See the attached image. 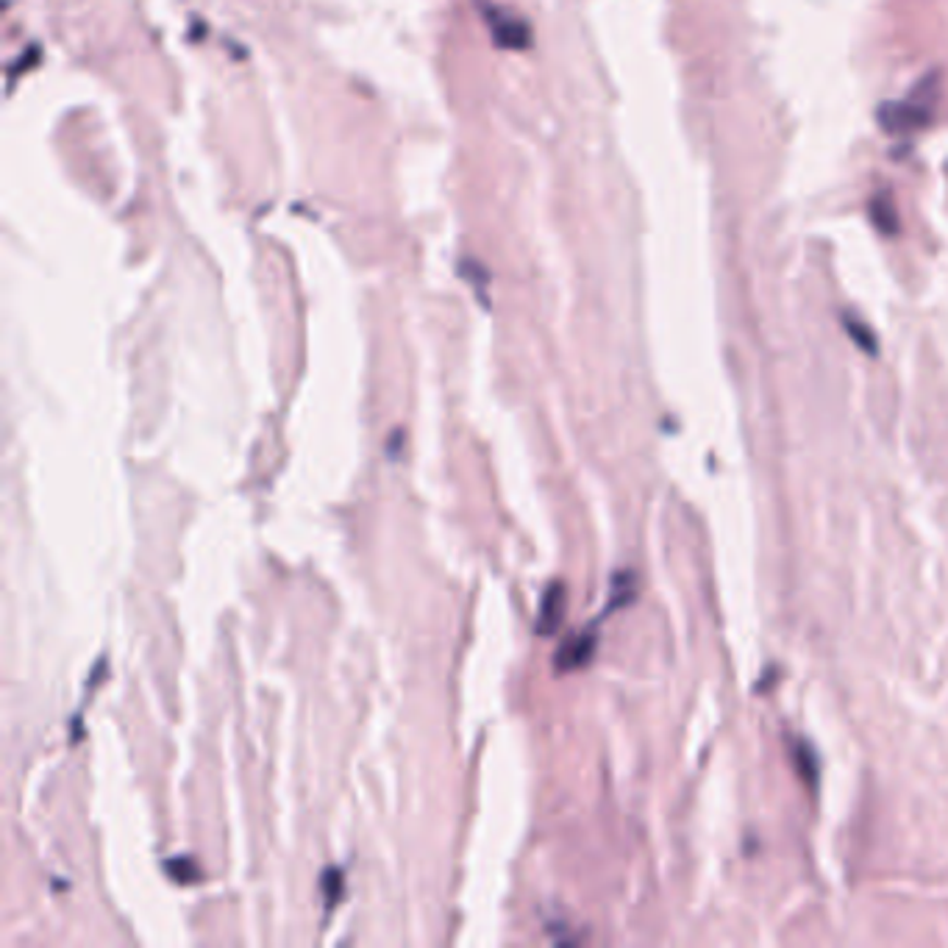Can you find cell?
<instances>
[{
    "mask_svg": "<svg viewBox=\"0 0 948 948\" xmlns=\"http://www.w3.org/2000/svg\"><path fill=\"white\" fill-rule=\"evenodd\" d=\"M937 98H940V73H929L910 89L907 98L885 100L876 109V123L890 137H912L932 123Z\"/></svg>",
    "mask_w": 948,
    "mask_h": 948,
    "instance_id": "obj_1",
    "label": "cell"
},
{
    "mask_svg": "<svg viewBox=\"0 0 948 948\" xmlns=\"http://www.w3.org/2000/svg\"><path fill=\"white\" fill-rule=\"evenodd\" d=\"M595 645H599L595 626L579 631V635H570L554 654V670L556 674H574V670L584 668L587 662L593 660Z\"/></svg>",
    "mask_w": 948,
    "mask_h": 948,
    "instance_id": "obj_2",
    "label": "cell"
},
{
    "mask_svg": "<svg viewBox=\"0 0 948 948\" xmlns=\"http://www.w3.org/2000/svg\"><path fill=\"white\" fill-rule=\"evenodd\" d=\"M565 606H568V590H565L562 581H551L549 590L543 593V601H540V610H537V624H534L537 635L540 637L556 635V629H559L562 620H565Z\"/></svg>",
    "mask_w": 948,
    "mask_h": 948,
    "instance_id": "obj_3",
    "label": "cell"
},
{
    "mask_svg": "<svg viewBox=\"0 0 948 948\" xmlns=\"http://www.w3.org/2000/svg\"><path fill=\"white\" fill-rule=\"evenodd\" d=\"M487 23H490V28H493L495 39H498L504 48H526L531 39L529 34V25L524 23V20H518L512 12H501V9L490 7V12H487Z\"/></svg>",
    "mask_w": 948,
    "mask_h": 948,
    "instance_id": "obj_4",
    "label": "cell"
},
{
    "mask_svg": "<svg viewBox=\"0 0 948 948\" xmlns=\"http://www.w3.org/2000/svg\"><path fill=\"white\" fill-rule=\"evenodd\" d=\"M871 220H874L876 232L885 234V237L899 234V229H901L899 209H896V204H892V195L887 193V189H879V193L871 198Z\"/></svg>",
    "mask_w": 948,
    "mask_h": 948,
    "instance_id": "obj_5",
    "label": "cell"
},
{
    "mask_svg": "<svg viewBox=\"0 0 948 948\" xmlns=\"http://www.w3.org/2000/svg\"><path fill=\"white\" fill-rule=\"evenodd\" d=\"M164 874L175 882V885H195V882L204 879V871L198 867V862L193 857H170L164 862Z\"/></svg>",
    "mask_w": 948,
    "mask_h": 948,
    "instance_id": "obj_6",
    "label": "cell"
},
{
    "mask_svg": "<svg viewBox=\"0 0 948 948\" xmlns=\"http://www.w3.org/2000/svg\"><path fill=\"white\" fill-rule=\"evenodd\" d=\"M637 595V581L631 574H618L615 579H612V595H610V606H606L604 615H610L612 610H620V606L631 604Z\"/></svg>",
    "mask_w": 948,
    "mask_h": 948,
    "instance_id": "obj_7",
    "label": "cell"
},
{
    "mask_svg": "<svg viewBox=\"0 0 948 948\" xmlns=\"http://www.w3.org/2000/svg\"><path fill=\"white\" fill-rule=\"evenodd\" d=\"M320 887H323V892H325V907H329V910H334V907L340 904V899H343V890H345L343 867H334V865L325 867Z\"/></svg>",
    "mask_w": 948,
    "mask_h": 948,
    "instance_id": "obj_8",
    "label": "cell"
},
{
    "mask_svg": "<svg viewBox=\"0 0 948 948\" xmlns=\"http://www.w3.org/2000/svg\"><path fill=\"white\" fill-rule=\"evenodd\" d=\"M846 329H849L851 340H854V343L860 345L862 350H867V354H876V340H874V334H871V329H865V323H860V320H854V318H846Z\"/></svg>",
    "mask_w": 948,
    "mask_h": 948,
    "instance_id": "obj_9",
    "label": "cell"
}]
</instances>
